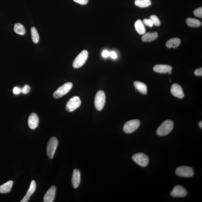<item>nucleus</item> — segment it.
<instances>
[{
  "mask_svg": "<svg viewBox=\"0 0 202 202\" xmlns=\"http://www.w3.org/2000/svg\"><path fill=\"white\" fill-rule=\"evenodd\" d=\"M181 43V40L178 38H173L167 41L166 45L167 48H175Z\"/></svg>",
  "mask_w": 202,
  "mask_h": 202,
  "instance_id": "nucleus-20",
  "label": "nucleus"
},
{
  "mask_svg": "<svg viewBox=\"0 0 202 202\" xmlns=\"http://www.w3.org/2000/svg\"><path fill=\"white\" fill-rule=\"evenodd\" d=\"M194 171L191 167L186 166L178 167L176 170V174L181 177H190L194 175Z\"/></svg>",
  "mask_w": 202,
  "mask_h": 202,
  "instance_id": "nucleus-4",
  "label": "nucleus"
},
{
  "mask_svg": "<svg viewBox=\"0 0 202 202\" xmlns=\"http://www.w3.org/2000/svg\"><path fill=\"white\" fill-rule=\"evenodd\" d=\"M74 2L81 5H86L88 2V0H74Z\"/></svg>",
  "mask_w": 202,
  "mask_h": 202,
  "instance_id": "nucleus-30",
  "label": "nucleus"
},
{
  "mask_svg": "<svg viewBox=\"0 0 202 202\" xmlns=\"http://www.w3.org/2000/svg\"><path fill=\"white\" fill-rule=\"evenodd\" d=\"M14 30L16 34L20 35H23L25 33V30L24 26L21 23H17L14 25Z\"/></svg>",
  "mask_w": 202,
  "mask_h": 202,
  "instance_id": "nucleus-24",
  "label": "nucleus"
},
{
  "mask_svg": "<svg viewBox=\"0 0 202 202\" xmlns=\"http://www.w3.org/2000/svg\"><path fill=\"white\" fill-rule=\"evenodd\" d=\"M31 33L33 41L34 43H39V36L36 28L34 27H32L31 29Z\"/></svg>",
  "mask_w": 202,
  "mask_h": 202,
  "instance_id": "nucleus-25",
  "label": "nucleus"
},
{
  "mask_svg": "<svg viewBox=\"0 0 202 202\" xmlns=\"http://www.w3.org/2000/svg\"><path fill=\"white\" fill-rule=\"evenodd\" d=\"M110 56L112 59H116L117 58V55L115 52H110Z\"/></svg>",
  "mask_w": 202,
  "mask_h": 202,
  "instance_id": "nucleus-34",
  "label": "nucleus"
},
{
  "mask_svg": "<svg viewBox=\"0 0 202 202\" xmlns=\"http://www.w3.org/2000/svg\"><path fill=\"white\" fill-rule=\"evenodd\" d=\"M13 92L15 94H19L21 92V89L18 87H15L13 90Z\"/></svg>",
  "mask_w": 202,
  "mask_h": 202,
  "instance_id": "nucleus-32",
  "label": "nucleus"
},
{
  "mask_svg": "<svg viewBox=\"0 0 202 202\" xmlns=\"http://www.w3.org/2000/svg\"><path fill=\"white\" fill-rule=\"evenodd\" d=\"M36 187V183L35 181H32L31 182L27 192L26 195L21 200V202H27L29 201L30 196L34 193Z\"/></svg>",
  "mask_w": 202,
  "mask_h": 202,
  "instance_id": "nucleus-16",
  "label": "nucleus"
},
{
  "mask_svg": "<svg viewBox=\"0 0 202 202\" xmlns=\"http://www.w3.org/2000/svg\"><path fill=\"white\" fill-rule=\"evenodd\" d=\"M172 71H170V72L168 73V74H172Z\"/></svg>",
  "mask_w": 202,
  "mask_h": 202,
  "instance_id": "nucleus-36",
  "label": "nucleus"
},
{
  "mask_svg": "<svg viewBox=\"0 0 202 202\" xmlns=\"http://www.w3.org/2000/svg\"><path fill=\"white\" fill-rule=\"evenodd\" d=\"M172 70V67L170 65H156L153 68L155 72L159 74L168 73Z\"/></svg>",
  "mask_w": 202,
  "mask_h": 202,
  "instance_id": "nucleus-15",
  "label": "nucleus"
},
{
  "mask_svg": "<svg viewBox=\"0 0 202 202\" xmlns=\"http://www.w3.org/2000/svg\"><path fill=\"white\" fill-rule=\"evenodd\" d=\"M30 87L29 85H25L24 87L21 89V92L23 94H26L30 92Z\"/></svg>",
  "mask_w": 202,
  "mask_h": 202,
  "instance_id": "nucleus-29",
  "label": "nucleus"
},
{
  "mask_svg": "<svg viewBox=\"0 0 202 202\" xmlns=\"http://www.w3.org/2000/svg\"><path fill=\"white\" fill-rule=\"evenodd\" d=\"M58 144V140L55 137H52L49 140L47 145V152L49 158L52 159L55 154Z\"/></svg>",
  "mask_w": 202,
  "mask_h": 202,
  "instance_id": "nucleus-3",
  "label": "nucleus"
},
{
  "mask_svg": "<svg viewBox=\"0 0 202 202\" xmlns=\"http://www.w3.org/2000/svg\"><path fill=\"white\" fill-rule=\"evenodd\" d=\"M150 19L152 20L154 25H155L156 26H159L161 24V21L157 16L155 15L150 16Z\"/></svg>",
  "mask_w": 202,
  "mask_h": 202,
  "instance_id": "nucleus-26",
  "label": "nucleus"
},
{
  "mask_svg": "<svg viewBox=\"0 0 202 202\" xmlns=\"http://www.w3.org/2000/svg\"><path fill=\"white\" fill-rule=\"evenodd\" d=\"M143 23L147 26H148L150 27H152L153 26L154 23H153L152 20L150 19H145L143 20Z\"/></svg>",
  "mask_w": 202,
  "mask_h": 202,
  "instance_id": "nucleus-28",
  "label": "nucleus"
},
{
  "mask_svg": "<svg viewBox=\"0 0 202 202\" xmlns=\"http://www.w3.org/2000/svg\"><path fill=\"white\" fill-rule=\"evenodd\" d=\"M88 53L86 50L82 51L75 58L73 63L74 68H80L83 66L88 59Z\"/></svg>",
  "mask_w": 202,
  "mask_h": 202,
  "instance_id": "nucleus-2",
  "label": "nucleus"
},
{
  "mask_svg": "<svg viewBox=\"0 0 202 202\" xmlns=\"http://www.w3.org/2000/svg\"><path fill=\"white\" fill-rule=\"evenodd\" d=\"M39 119L37 114L35 113H33L29 116L28 123L29 127L32 130H34L38 127L39 124Z\"/></svg>",
  "mask_w": 202,
  "mask_h": 202,
  "instance_id": "nucleus-13",
  "label": "nucleus"
},
{
  "mask_svg": "<svg viewBox=\"0 0 202 202\" xmlns=\"http://www.w3.org/2000/svg\"><path fill=\"white\" fill-rule=\"evenodd\" d=\"M56 188L55 186H52L47 191L43 198V202H52L55 199Z\"/></svg>",
  "mask_w": 202,
  "mask_h": 202,
  "instance_id": "nucleus-12",
  "label": "nucleus"
},
{
  "mask_svg": "<svg viewBox=\"0 0 202 202\" xmlns=\"http://www.w3.org/2000/svg\"><path fill=\"white\" fill-rule=\"evenodd\" d=\"M194 74L196 76H202V68H200L197 69L194 71Z\"/></svg>",
  "mask_w": 202,
  "mask_h": 202,
  "instance_id": "nucleus-31",
  "label": "nucleus"
},
{
  "mask_svg": "<svg viewBox=\"0 0 202 202\" xmlns=\"http://www.w3.org/2000/svg\"><path fill=\"white\" fill-rule=\"evenodd\" d=\"M135 88L143 94H147V87L144 83L140 82L135 81L134 83Z\"/></svg>",
  "mask_w": 202,
  "mask_h": 202,
  "instance_id": "nucleus-19",
  "label": "nucleus"
},
{
  "mask_svg": "<svg viewBox=\"0 0 202 202\" xmlns=\"http://www.w3.org/2000/svg\"><path fill=\"white\" fill-rule=\"evenodd\" d=\"M158 37V34L156 32L146 33L144 34L141 38L143 42H151L156 39Z\"/></svg>",
  "mask_w": 202,
  "mask_h": 202,
  "instance_id": "nucleus-17",
  "label": "nucleus"
},
{
  "mask_svg": "<svg viewBox=\"0 0 202 202\" xmlns=\"http://www.w3.org/2000/svg\"><path fill=\"white\" fill-rule=\"evenodd\" d=\"M73 87L71 83H67L60 87L54 93L53 97L57 99L65 95Z\"/></svg>",
  "mask_w": 202,
  "mask_h": 202,
  "instance_id": "nucleus-7",
  "label": "nucleus"
},
{
  "mask_svg": "<svg viewBox=\"0 0 202 202\" xmlns=\"http://www.w3.org/2000/svg\"><path fill=\"white\" fill-rule=\"evenodd\" d=\"M186 22L188 26L194 28H198L201 25V21L194 18H187L186 20Z\"/></svg>",
  "mask_w": 202,
  "mask_h": 202,
  "instance_id": "nucleus-22",
  "label": "nucleus"
},
{
  "mask_svg": "<svg viewBox=\"0 0 202 202\" xmlns=\"http://www.w3.org/2000/svg\"><path fill=\"white\" fill-rule=\"evenodd\" d=\"M81 182V173L78 169H74L73 171L72 182L73 186L74 189L77 188L79 186Z\"/></svg>",
  "mask_w": 202,
  "mask_h": 202,
  "instance_id": "nucleus-14",
  "label": "nucleus"
},
{
  "mask_svg": "<svg viewBox=\"0 0 202 202\" xmlns=\"http://www.w3.org/2000/svg\"><path fill=\"white\" fill-rule=\"evenodd\" d=\"M171 195L174 197H183L186 196L187 192L184 188L181 185L175 186L170 193Z\"/></svg>",
  "mask_w": 202,
  "mask_h": 202,
  "instance_id": "nucleus-10",
  "label": "nucleus"
},
{
  "mask_svg": "<svg viewBox=\"0 0 202 202\" xmlns=\"http://www.w3.org/2000/svg\"><path fill=\"white\" fill-rule=\"evenodd\" d=\"M194 14L196 17L202 18V7L198 8L195 10L194 11Z\"/></svg>",
  "mask_w": 202,
  "mask_h": 202,
  "instance_id": "nucleus-27",
  "label": "nucleus"
},
{
  "mask_svg": "<svg viewBox=\"0 0 202 202\" xmlns=\"http://www.w3.org/2000/svg\"><path fill=\"white\" fill-rule=\"evenodd\" d=\"M171 92L173 96L179 99H182L184 97L182 88L177 83H174L172 85L171 88Z\"/></svg>",
  "mask_w": 202,
  "mask_h": 202,
  "instance_id": "nucleus-11",
  "label": "nucleus"
},
{
  "mask_svg": "<svg viewBox=\"0 0 202 202\" xmlns=\"http://www.w3.org/2000/svg\"><path fill=\"white\" fill-rule=\"evenodd\" d=\"M105 96L103 91L98 92L95 97L94 104L96 108L98 110H101L105 106Z\"/></svg>",
  "mask_w": 202,
  "mask_h": 202,
  "instance_id": "nucleus-5",
  "label": "nucleus"
},
{
  "mask_svg": "<svg viewBox=\"0 0 202 202\" xmlns=\"http://www.w3.org/2000/svg\"><path fill=\"white\" fill-rule=\"evenodd\" d=\"M135 4L140 8H146L151 5L150 0H136Z\"/></svg>",
  "mask_w": 202,
  "mask_h": 202,
  "instance_id": "nucleus-23",
  "label": "nucleus"
},
{
  "mask_svg": "<svg viewBox=\"0 0 202 202\" xmlns=\"http://www.w3.org/2000/svg\"><path fill=\"white\" fill-rule=\"evenodd\" d=\"M199 125L200 128H202V121L200 122L199 123Z\"/></svg>",
  "mask_w": 202,
  "mask_h": 202,
  "instance_id": "nucleus-35",
  "label": "nucleus"
},
{
  "mask_svg": "<svg viewBox=\"0 0 202 202\" xmlns=\"http://www.w3.org/2000/svg\"><path fill=\"white\" fill-rule=\"evenodd\" d=\"M110 52H109L108 51L105 50L103 51L102 53V55L103 57L106 58L110 56Z\"/></svg>",
  "mask_w": 202,
  "mask_h": 202,
  "instance_id": "nucleus-33",
  "label": "nucleus"
},
{
  "mask_svg": "<svg viewBox=\"0 0 202 202\" xmlns=\"http://www.w3.org/2000/svg\"><path fill=\"white\" fill-rule=\"evenodd\" d=\"M132 159L137 164L142 167L147 166L149 163L148 156L142 153L134 155L132 156Z\"/></svg>",
  "mask_w": 202,
  "mask_h": 202,
  "instance_id": "nucleus-8",
  "label": "nucleus"
},
{
  "mask_svg": "<svg viewBox=\"0 0 202 202\" xmlns=\"http://www.w3.org/2000/svg\"><path fill=\"white\" fill-rule=\"evenodd\" d=\"M81 100L78 96L71 98L67 102L66 105V110L69 112H72L81 105Z\"/></svg>",
  "mask_w": 202,
  "mask_h": 202,
  "instance_id": "nucleus-9",
  "label": "nucleus"
},
{
  "mask_svg": "<svg viewBox=\"0 0 202 202\" xmlns=\"http://www.w3.org/2000/svg\"><path fill=\"white\" fill-rule=\"evenodd\" d=\"M13 182L10 181L0 186V193L6 194L10 192L11 190Z\"/></svg>",
  "mask_w": 202,
  "mask_h": 202,
  "instance_id": "nucleus-18",
  "label": "nucleus"
},
{
  "mask_svg": "<svg viewBox=\"0 0 202 202\" xmlns=\"http://www.w3.org/2000/svg\"><path fill=\"white\" fill-rule=\"evenodd\" d=\"M174 127L173 122L170 120L164 122L158 127L156 133L159 136L167 135L171 132Z\"/></svg>",
  "mask_w": 202,
  "mask_h": 202,
  "instance_id": "nucleus-1",
  "label": "nucleus"
},
{
  "mask_svg": "<svg viewBox=\"0 0 202 202\" xmlns=\"http://www.w3.org/2000/svg\"><path fill=\"white\" fill-rule=\"evenodd\" d=\"M141 123L139 120L133 119L127 122L123 127V130L127 134L133 132L139 128Z\"/></svg>",
  "mask_w": 202,
  "mask_h": 202,
  "instance_id": "nucleus-6",
  "label": "nucleus"
},
{
  "mask_svg": "<svg viewBox=\"0 0 202 202\" xmlns=\"http://www.w3.org/2000/svg\"><path fill=\"white\" fill-rule=\"evenodd\" d=\"M134 27L136 30L139 34H143L145 33L146 29L141 20H138L136 21L135 23Z\"/></svg>",
  "mask_w": 202,
  "mask_h": 202,
  "instance_id": "nucleus-21",
  "label": "nucleus"
}]
</instances>
